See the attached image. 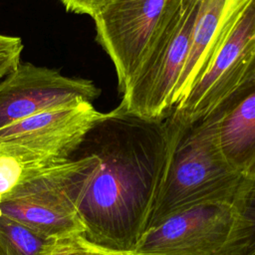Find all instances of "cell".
<instances>
[{
	"mask_svg": "<svg viewBox=\"0 0 255 255\" xmlns=\"http://www.w3.org/2000/svg\"><path fill=\"white\" fill-rule=\"evenodd\" d=\"M173 138L167 117L142 118L121 105L103 113L78 146L97 158L79 205L88 240L123 255L134 249L157 202Z\"/></svg>",
	"mask_w": 255,
	"mask_h": 255,
	"instance_id": "cell-1",
	"label": "cell"
},
{
	"mask_svg": "<svg viewBox=\"0 0 255 255\" xmlns=\"http://www.w3.org/2000/svg\"><path fill=\"white\" fill-rule=\"evenodd\" d=\"M217 112L188 128H181L166 116L174 138L165 178L147 229L165 218L193 206L225 202L233 204L246 177L225 158L218 141Z\"/></svg>",
	"mask_w": 255,
	"mask_h": 255,
	"instance_id": "cell-2",
	"label": "cell"
},
{
	"mask_svg": "<svg viewBox=\"0 0 255 255\" xmlns=\"http://www.w3.org/2000/svg\"><path fill=\"white\" fill-rule=\"evenodd\" d=\"M96 162L77 148L68 159L26 169L0 199V214L51 238L84 233L79 205Z\"/></svg>",
	"mask_w": 255,
	"mask_h": 255,
	"instance_id": "cell-3",
	"label": "cell"
},
{
	"mask_svg": "<svg viewBox=\"0 0 255 255\" xmlns=\"http://www.w3.org/2000/svg\"><path fill=\"white\" fill-rule=\"evenodd\" d=\"M200 0H167L140 65L120 105L146 119H163L184 67Z\"/></svg>",
	"mask_w": 255,
	"mask_h": 255,
	"instance_id": "cell-4",
	"label": "cell"
},
{
	"mask_svg": "<svg viewBox=\"0 0 255 255\" xmlns=\"http://www.w3.org/2000/svg\"><path fill=\"white\" fill-rule=\"evenodd\" d=\"M255 83V0L219 50L208 72L168 117L188 128L207 119Z\"/></svg>",
	"mask_w": 255,
	"mask_h": 255,
	"instance_id": "cell-5",
	"label": "cell"
},
{
	"mask_svg": "<svg viewBox=\"0 0 255 255\" xmlns=\"http://www.w3.org/2000/svg\"><path fill=\"white\" fill-rule=\"evenodd\" d=\"M91 102L46 110L0 128V151L27 168L68 159L102 117Z\"/></svg>",
	"mask_w": 255,
	"mask_h": 255,
	"instance_id": "cell-6",
	"label": "cell"
},
{
	"mask_svg": "<svg viewBox=\"0 0 255 255\" xmlns=\"http://www.w3.org/2000/svg\"><path fill=\"white\" fill-rule=\"evenodd\" d=\"M235 222L233 204L205 203L147 229L128 255H218Z\"/></svg>",
	"mask_w": 255,
	"mask_h": 255,
	"instance_id": "cell-7",
	"label": "cell"
},
{
	"mask_svg": "<svg viewBox=\"0 0 255 255\" xmlns=\"http://www.w3.org/2000/svg\"><path fill=\"white\" fill-rule=\"evenodd\" d=\"M100 94L101 90L90 80L19 63L0 80V128L46 110L80 102L93 103Z\"/></svg>",
	"mask_w": 255,
	"mask_h": 255,
	"instance_id": "cell-8",
	"label": "cell"
},
{
	"mask_svg": "<svg viewBox=\"0 0 255 255\" xmlns=\"http://www.w3.org/2000/svg\"><path fill=\"white\" fill-rule=\"evenodd\" d=\"M167 0H113L94 17L98 43L111 58L122 93L135 73Z\"/></svg>",
	"mask_w": 255,
	"mask_h": 255,
	"instance_id": "cell-9",
	"label": "cell"
},
{
	"mask_svg": "<svg viewBox=\"0 0 255 255\" xmlns=\"http://www.w3.org/2000/svg\"><path fill=\"white\" fill-rule=\"evenodd\" d=\"M252 0H200L184 67L171 99L178 107L210 69Z\"/></svg>",
	"mask_w": 255,
	"mask_h": 255,
	"instance_id": "cell-10",
	"label": "cell"
},
{
	"mask_svg": "<svg viewBox=\"0 0 255 255\" xmlns=\"http://www.w3.org/2000/svg\"><path fill=\"white\" fill-rule=\"evenodd\" d=\"M221 111L220 148L230 165L248 178L255 173V84L229 110Z\"/></svg>",
	"mask_w": 255,
	"mask_h": 255,
	"instance_id": "cell-11",
	"label": "cell"
},
{
	"mask_svg": "<svg viewBox=\"0 0 255 255\" xmlns=\"http://www.w3.org/2000/svg\"><path fill=\"white\" fill-rule=\"evenodd\" d=\"M233 207L234 226L218 255H255V173L246 179Z\"/></svg>",
	"mask_w": 255,
	"mask_h": 255,
	"instance_id": "cell-12",
	"label": "cell"
},
{
	"mask_svg": "<svg viewBox=\"0 0 255 255\" xmlns=\"http://www.w3.org/2000/svg\"><path fill=\"white\" fill-rule=\"evenodd\" d=\"M55 241L0 214V255H49Z\"/></svg>",
	"mask_w": 255,
	"mask_h": 255,
	"instance_id": "cell-13",
	"label": "cell"
},
{
	"mask_svg": "<svg viewBox=\"0 0 255 255\" xmlns=\"http://www.w3.org/2000/svg\"><path fill=\"white\" fill-rule=\"evenodd\" d=\"M49 255H123L96 245L83 233L57 238Z\"/></svg>",
	"mask_w": 255,
	"mask_h": 255,
	"instance_id": "cell-14",
	"label": "cell"
},
{
	"mask_svg": "<svg viewBox=\"0 0 255 255\" xmlns=\"http://www.w3.org/2000/svg\"><path fill=\"white\" fill-rule=\"evenodd\" d=\"M26 169L17 157L0 151V199L19 182Z\"/></svg>",
	"mask_w": 255,
	"mask_h": 255,
	"instance_id": "cell-15",
	"label": "cell"
},
{
	"mask_svg": "<svg viewBox=\"0 0 255 255\" xmlns=\"http://www.w3.org/2000/svg\"><path fill=\"white\" fill-rule=\"evenodd\" d=\"M23 48L19 37L0 34V80L18 66Z\"/></svg>",
	"mask_w": 255,
	"mask_h": 255,
	"instance_id": "cell-16",
	"label": "cell"
},
{
	"mask_svg": "<svg viewBox=\"0 0 255 255\" xmlns=\"http://www.w3.org/2000/svg\"><path fill=\"white\" fill-rule=\"evenodd\" d=\"M69 12L86 14L92 18L113 0H61Z\"/></svg>",
	"mask_w": 255,
	"mask_h": 255,
	"instance_id": "cell-17",
	"label": "cell"
}]
</instances>
